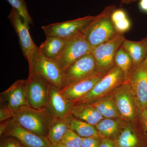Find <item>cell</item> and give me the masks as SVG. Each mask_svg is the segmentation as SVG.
I'll use <instances>...</instances> for the list:
<instances>
[{
    "instance_id": "obj_16",
    "label": "cell",
    "mask_w": 147,
    "mask_h": 147,
    "mask_svg": "<svg viewBox=\"0 0 147 147\" xmlns=\"http://www.w3.org/2000/svg\"><path fill=\"white\" fill-rule=\"evenodd\" d=\"M74 103L62 94L60 89L50 84L47 109L53 117L62 118L71 115Z\"/></svg>"
},
{
    "instance_id": "obj_3",
    "label": "cell",
    "mask_w": 147,
    "mask_h": 147,
    "mask_svg": "<svg viewBox=\"0 0 147 147\" xmlns=\"http://www.w3.org/2000/svg\"><path fill=\"white\" fill-rule=\"evenodd\" d=\"M28 65L29 72L36 74L59 89L65 87L63 71L55 61L43 56L39 49Z\"/></svg>"
},
{
    "instance_id": "obj_30",
    "label": "cell",
    "mask_w": 147,
    "mask_h": 147,
    "mask_svg": "<svg viewBox=\"0 0 147 147\" xmlns=\"http://www.w3.org/2000/svg\"><path fill=\"white\" fill-rule=\"evenodd\" d=\"M0 102V122L13 119L14 112L10 110L3 102Z\"/></svg>"
},
{
    "instance_id": "obj_17",
    "label": "cell",
    "mask_w": 147,
    "mask_h": 147,
    "mask_svg": "<svg viewBox=\"0 0 147 147\" xmlns=\"http://www.w3.org/2000/svg\"><path fill=\"white\" fill-rule=\"evenodd\" d=\"M135 124L125 121L114 141L117 147H142L143 134Z\"/></svg>"
},
{
    "instance_id": "obj_24",
    "label": "cell",
    "mask_w": 147,
    "mask_h": 147,
    "mask_svg": "<svg viewBox=\"0 0 147 147\" xmlns=\"http://www.w3.org/2000/svg\"><path fill=\"white\" fill-rule=\"evenodd\" d=\"M69 129L75 131L82 138L100 136L94 125L71 117L69 124Z\"/></svg>"
},
{
    "instance_id": "obj_36",
    "label": "cell",
    "mask_w": 147,
    "mask_h": 147,
    "mask_svg": "<svg viewBox=\"0 0 147 147\" xmlns=\"http://www.w3.org/2000/svg\"><path fill=\"white\" fill-rule=\"evenodd\" d=\"M53 147H69L67 146H65V145L63 144H61V143H59V144H58L55 145V146H53Z\"/></svg>"
},
{
    "instance_id": "obj_9",
    "label": "cell",
    "mask_w": 147,
    "mask_h": 147,
    "mask_svg": "<svg viewBox=\"0 0 147 147\" xmlns=\"http://www.w3.org/2000/svg\"><path fill=\"white\" fill-rule=\"evenodd\" d=\"M11 24L18 36L22 53L29 64L31 62L39 49L34 42L29 32L28 24L24 21L18 12L12 8L8 16Z\"/></svg>"
},
{
    "instance_id": "obj_15",
    "label": "cell",
    "mask_w": 147,
    "mask_h": 147,
    "mask_svg": "<svg viewBox=\"0 0 147 147\" xmlns=\"http://www.w3.org/2000/svg\"><path fill=\"white\" fill-rule=\"evenodd\" d=\"M140 111L147 105V66L142 63L133 70L127 80Z\"/></svg>"
},
{
    "instance_id": "obj_23",
    "label": "cell",
    "mask_w": 147,
    "mask_h": 147,
    "mask_svg": "<svg viewBox=\"0 0 147 147\" xmlns=\"http://www.w3.org/2000/svg\"><path fill=\"white\" fill-rule=\"evenodd\" d=\"M125 122L121 118H104L95 127L100 137L111 139L117 135Z\"/></svg>"
},
{
    "instance_id": "obj_14",
    "label": "cell",
    "mask_w": 147,
    "mask_h": 147,
    "mask_svg": "<svg viewBox=\"0 0 147 147\" xmlns=\"http://www.w3.org/2000/svg\"><path fill=\"white\" fill-rule=\"evenodd\" d=\"M107 73L96 72L60 90L62 94L75 103L88 94Z\"/></svg>"
},
{
    "instance_id": "obj_5",
    "label": "cell",
    "mask_w": 147,
    "mask_h": 147,
    "mask_svg": "<svg viewBox=\"0 0 147 147\" xmlns=\"http://www.w3.org/2000/svg\"><path fill=\"white\" fill-rule=\"evenodd\" d=\"M125 39L124 34L118 33L112 39L92 50L97 72L107 73L115 66V56Z\"/></svg>"
},
{
    "instance_id": "obj_18",
    "label": "cell",
    "mask_w": 147,
    "mask_h": 147,
    "mask_svg": "<svg viewBox=\"0 0 147 147\" xmlns=\"http://www.w3.org/2000/svg\"><path fill=\"white\" fill-rule=\"evenodd\" d=\"M122 46L131 58L134 69L141 65L147 57V36L138 41L125 39Z\"/></svg>"
},
{
    "instance_id": "obj_33",
    "label": "cell",
    "mask_w": 147,
    "mask_h": 147,
    "mask_svg": "<svg viewBox=\"0 0 147 147\" xmlns=\"http://www.w3.org/2000/svg\"><path fill=\"white\" fill-rule=\"evenodd\" d=\"M10 120L11 119L1 122V123H0V135H1V136L3 134L6 129L7 128L10 122Z\"/></svg>"
},
{
    "instance_id": "obj_10",
    "label": "cell",
    "mask_w": 147,
    "mask_h": 147,
    "mask_svg": "<svg viewBox=\"0 0 147 147\" xmlns=\"http://www.w3.org/2000/svg\"><path fill=\"white\" fill-rule=\"evenodd\" d=\"M50 84L33 72H29L26 80L28 98L30 106L36 109L47 108Z\"/></svg>"
},
{
    "instance_id": "obj_21",
    "label": "cell",
    "mask_w": 147,
    "mask_h": 147,
    "mask_svg": "<svg viewBox=\"0 0 147 147\" xmlns=\"http://www.w3.org/2000/svg\"><path fill=\"white\" fill-rule=\"evenodd\" d=\"M72 116L62 118L53 117L47 137L53 146L60 143L66 132L69 129V122Z\"/></svg>"
},
{
    "instance_id": "obj_13",
    "label": "cell",
    "mask_w": 147,
    "mask_h": 147,
    "mask_svg": "<svg viewBox=\"0 0 147 147\" xmlns=\"http://www.w3.org/2000/svg\"><path fill=\"white\" fill-rule=\"evenodd\" d=\"M0 101L15 112L24 106H30L26 87V80L19 79L7 89L1 93Z\"/></svg>"
},
{
    "instance_id": "obj_6",
    "label": "cell",
    "mask_w": 147,
    "mask_h": 147,
    "mask_svg": "<svg viewBox=\"0 0 147 147\" xmlns=\"http://www.w3.org/2000/svg\"><path fill=\"white\" fill-rule=\"evenodd\" d=\"M92 52V49L82 33L67 39L64 47L54 61L63 71L71 64Z\"/></svg>"
},
{
    "instance_id": "obj_22",
    "label": "cell",
    "mask_w": 147,
    "mask_h": 147,
    "mask_svg": "<svg viewBox=\"0 0 147 147\" xmlns=\"http://www.w3.org/2000/svg\"><path fill=\"white\" fill-rule=\"evenodd\" d=\"M67 40L57 37L46 36L39 47L40 51L45 57L54 60L59 55Z\"/></svg>"
},
{
    "instance_id": "obj_1",
    "label": "cell",
    "mask_w": 147,
    "mask_h": 147,
    "mask_svg": "<svg viewBox=\"0 0 147 147\" xmlns=\"http://www.w3.org/2000/svg\"><path fill=\"white\" fill-rule=\"evenodd\" d=\"M116 8L114 5L105 7L82 32L92 50L112 39L118 33L111 20V15Z\"/></svg>"
},
{
    "instance_id": "obj_20",
    "label": "cell",
    "mask_w": 147,
    "mask_h": 147,
    "mask_svg": "<svg viewBox=\"0 0 147 147\" xmlns=\"http://www.w3.org/2000/svg\"><path fill=\"white\" fill-rule=\"evenodd\" d=\"M104 118H121L113 92L90 103Z\"/></svg>"
},
{
    "instance_id": "obj_8",
    "label": "cell",
    "mask_w": 147,
    "mask_h": 147,
    "mask_svg": "<svg viewBox=\"0 0 147 147\" xmlns=\"http://www.w3.org/2000/svg\"><path fill=\"white\" fill-rule=\"evenodd\" d=\"M96 16H88L74 20L50 24L41 27L46 36L69 39L80 34Z\"/></svg>"
},
{
    "instance_id": "obj_28",
    "label": "cell",
    "mask_w": 147,
    "mask_h": 147,
    "mask_svg": "<svg viewBox=\"0 0 147 147\" xmlns=\"http://www.w3.org/2000/svg\"><path fill=\"white\" fill-rule=\"evenodd\" d=\"M0 147H24L20 142L11 136H2Z\"/></svg>"
},
{
    "instance_id": "obj_7",
    "label": "cell",
    "mask_w": 147,
    "mask_h": 147,
    "mask_svg": "<svg viewBox=\"0 0 147 147\" xmlns=\"http://www.w3.org/2000/svg\"><path fill=\"white\" fill-rule=\"evenodd\" d=\"M125 82L123 72L119 67L115 65L103 76L90 92L75 103H92L102 96L113 92L118 87Z\"/></svg>"
},
{
    "instance_id": "obj_32",
    "label": "cell",
    "mask_w": 147,
    "mask_h": 147,
    "mask_svg": "<svg viewBox=\"0 0 147 147\" xmlns=\"http://www.w3.org/2000/svg\"><path fill=\"white\" fill-rule=\"evenodd\" d=\"M99 147H117L115 141L109 138H102Z\"/></svg>"
},
{
    "instance_id": "obj_4",
    "label": "cell",
    "mask_w": 147,
    "mask_h": 147,
    "mask_svg": "<svg viewBox=\"0 0 147 147\" xmlns=\"http://www.w3.org/2000/svg\"><path fill=\"white\" fill-rule=\"evenodd\" d=\"M121 118L136 124L140 115V109L128 82L126 81L113 92Z\"/></svg>"
},
{
    "instance_id": "obj_12",
    "label": "cell",
    "mask_w": 147,
    "mask_h": 147,
    "mask_svg": "<svg viewBox=\"0 0 147 147\" xmlns=\"http://www.w3.org/2000/svg\"><path fill=\"white\" fill-rule=\"evenodd\" d=\"M2 136H11L16 138L24 147H53L47 137L39 136L27 130L13 119H11Z\"/></svg>"
},
{
    "instance_id": "obj_29",
    "label": "cell",
    "mask_w": 147,
    "mask_h": 147,
    "mask_svg": "<svg viewBox=\"0 0 147 147\" xmlns=\"http://www.w3.org/2000/svg\"><path fill=\"white\" fill-rule=\"evenodd\" d=\"M138 123L141 132L147 139V105L146 108L140 113Z\"/></svg>"
},
{
    "instance_id": "obj_11",
    "label": "cell",
    "mask_w": 147,
    "mask_h": 147,
    "mask_svg": "<svg viewBox=\"0 0 147 147\" xmlns=\"http://www.w3.org/2000/svg\"><path fill=\"white\" fill-rule=\"evenodd\" d=\"M97 72L96 63L92 52L83 56L63 71L65 87Z\"/></svg>"
},
{
    "instance_id": "obj_26",
    "label": "cell",
    "mask_w": 147,
    "mask_h": 147,
    "mask_svg": "<svg viewBox=\"0 0 147 147\" xmlns=\"http://www.w3.org/2000/svg\"><path fill=\"white\" fill-rule=\"evenodd\" d=\"M7 1L18 12L25 22L30 25L33 24L32 18L29 14L26 3L25 0H7Z\"/></svg>"
},
{
    "instance_id": "obj_34",
    "label": "cell",
    "mask_w": 147,
    "mask_h": 147,
    "mask_svg": "<svg viewBox=\"0 0 147 147\" xmlns=\"http://www.w3.org/2000/svg\"><path fill=\"white\" fill-rule=\"evenodd\" d=\"M139 7L142 11L147 13V0H140Z\"/></svg>"
},
{
    "instance_id": "obj_25",
    "label": "cell",
    "mask_w": 147,
    "mask_h": 147,
    "mask_svg": "<svg viewBox=\"0 0 147 147\" xmlns=\"http://www.w3.org/2000/svg\"><path fill=\"white\" fill-rule=\"evenodd\" d=\"M115 63L123 72L126 82L134 70V65L131 58L122 45L115 56Z\"/></svg>"
},
{
    "instance_id": "obj_35",
    "label": "cell",
    "mask_w": 147,
    "mask_h": 147,
    "mask_svg": "<svg viewBox=\"0 0 147 147\" xmlns=\"http://www.w3.org/2000/svg\"><path fill=\"white\" fill-rule=\"evenodd\" d=\"M137 0H121L122 3L125 4H129L136 1Z\"/></svg>"
},
{
    "instance_id": "obj_37",
    "label": "cell",
    "mask_w": 147,
    "mask_h": 147,
    "mask_svg": "<svg viewBox=\"0 0 147 147\" xmlns=\"http://www.w3.org/2000/svg\"><path fill=\"white\" fill-rule=\"evenodd\" d=\"M143 63H144L145 65H146L147 66V57L146 58V59L145 60L144 62Z\"/></svg>"
},
{
    "instance_id": "obj_31",
    "label": "cell",
    "mask_w": 147,
    "mask_h": 147,
    "mask_svg": "<svg viewBox=\"0 0 147 147\" xmlns=\"http://www.w3.org/2000/svg\"><path fill=\"white\" fill-rule=\"evenodd\" d=\"M100 136L83 138L81 147H99L101 142Z\"/></svg>"
},
{
    "instance_id": "obj_2",
    "label": "cell",
    "mask_w": 147,
    "mask_h": 147,
    "mask_svg": "<svg viewBox=\"0 0 147 147\" xmlns=\"http://www.w3.org/2000/svg\"><path fill=\"white\" fill-rule=\"evenodd\" d=\"M53 116L47 108L21 107L14 112L13 119L19 125L35 134L47 137Z\"/></svg>"
},
{
    "instance_id": "obj_27",
    "label": "cell",
    "mask_w": 147,
    "mask_h": 147,
    "mask_svg": "<svg viewBox=\"0 0 147 147\" xmlns=\"http://www.w3.org/2000/svg\"><path fill=\"white\" fill-rule=\"evenodd\" d=\"M83 138L69 129L60 142L69 147H81Z\"/></svg>"
},
{
    "instance_id": "obj_19",
    "label": "cell",
    "mask_w": 147,
    "mask_h": 147,
    "mask_svg": "<svg viewBox=\"0 0 147 147\" xmlns=\"http://www.w3.org/2000/svg\"><path fill=\"white\" fill-rule=\"evenodd\" d=\"M71 115L94 126L104 118L90 103L87 102L75 103Z\"/></svg>"
}]
</instances>
